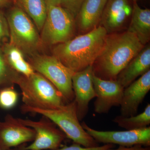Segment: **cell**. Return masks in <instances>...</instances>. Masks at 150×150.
I'll return each instance as SVG.
<instances>
[{"label":"cell","mask_w":150,"mask_h":150,"mask_svg":"<svg viewBox=\"0 0 150 150\" xmlns=\"http://www.w3.org/2000/svg\"><path fill=\"white\" fill-rule=\"evenodd\" d=\"M144 47L136 35L128 31L107 35L93 65L94 74L102 79L116 80L119 73Z\"/></svg>","instance_id":"obj_1"},{"label":"cell","mask_w":150,"mask_h":150,"mask_svg":"<svg viewBox=\"0 0 150 150\" xmlns=\"http://www.w3.org/2000/svg\"><path fill=\"white\" fill-rule=\"evenodd\" d=\"M107 32L102 26L55 45L53 55L74 72L92 66L99 56Z\"/></svg>","instance_id":"obj_2"},{"label":"cell","mask_w":150,"mask_h":150,"mask_svg":"<svg viewBox=\"0 0 150 150\" xmlns=\"http://www.w3.org/2000/svg\"><path fill=\"white\" fill-rule=\"evenodd\" d=\"M16 83L21 90L22 101L25 106L53 109L67 103L56 87L36 72L28 76L20 74Z\"/></svg>","instance_id":"obj_3"},{"label":"cell","mask_w":150,"mask_h":150,"mask_svg":"<svg viewBox=\"0 0 150 150\" xmlns=\"http://www.w3.org/2000/svg\"><path fill=\"white\" fill-rule=\"evenodd\" d=\"M21 110L25 113L40 114L59 126L66 137L74 143L85 147L99 146L98 143L83 129L80 123L75 100L53 109H42L23 105Z\"/></svg>","instance_id":"obj_4"},{"label":"cell","mask_w":150,"mask_h":150,"mask_svg":"<svg viewBox=\"0 0 150 150\" xmlns=\"http://www.w3.org/2000/svg\"><path fill=\"white\" fill-rule=\"evenodd\" d=\"M10 42L23 54L34 55L42 43L37 28L31 18L16 5L11 9L7 17Z\"/></svg>","instance_id":"obj_5"},{"label":"cell","mask_w":150,"mask_h":150,"mask_svg":"<svg viewBox=\"0 0 150 150\" xmlns=\"http://www.w3.org/2000/svg\"><path fill=\"white\" fill-rule=\"evenodd\" d=\"M34 71L42 75L62 93L67 103L74 100L72 77L75 72L53 56L36 55L30 63Z\"/></svg>","instance_id":"obj_6"},{"label":"cell","mask_w":150,"mask_h":150,"mask_svg":"<svg viewBox=\"0 0 150 150\" xmlns=\"http://www.w3.org/2000/svg\"><path fill=\"white\" fill-rule=\"evenodd\" d=\"M74 19L68 11L60 6H47V15L41 30L42 43L56 45L71 39Z\"/></svg>","instance_id":"obj_7"},{"label":"cell","mask_w":150,"mask_h":150,"mask_svg":"<svg viewBox=\"0 0 150 150\" xmlns=\"http://www.w3.org/2000/svg\"><path fill=\"white\" fill-rule=\"evenodd\" d=\"M43 117L38 121L17 118L21 123L32 128L35 133L32 143L22 148L21 150H56L61 147L67 137L66 135L51 120Z\"/></svg>","instance_id":"obj_8"},{"label":"cell","mask_w":150,"mask_h":150,"mask_svg":"<svg viewBox=\"0 0 150 150\" xmlns=\"http://www.w3.org/2000/svg\"><path fill=\"white\" fill-rule=\"evenodd\" d=\"M83 129L98 143L129 147L135 145L150 146V127L125 131H99L91 128L85 122Z\"/></svg>","instance_id":"obj_9"},{"label":"cell","mask_w":150,"mask_h":150,"mask_svg":"<svg viewBox=\"0 0 150 150\" xmlns=\"http://www.w3.org/2000/svg\"><path fill=\"white\" fill-rule=\"evenodd\" d=\"M93 81L96 95L94 103L95 112L107 113L112 107L120 106L124 88L118 81L102 79L94 74Z\"/></svg>","instance_id":"obj_10"},{"label":"cell","mask_w":150,"mask_h":150,"mask_svg":"<svg viewBox=\"0 0 150 150\" xmlns=\"http://www.w3.org/2000/svg\"><path fill=\"white\" fill-rule=\"evenodd\" d=\"M93 72L92 66L75 72L72 77V87L74 100L76 104L77 113L79 121L86 116L89 103L96 98L93 81Z\"/></svg>","instance_id":"obj_11"},{"label":"cell","mask_w":150,"mask_h":150,"mask_svg":"<svg viewBox=\"0 0 150 150\" xmlns=\"http://www.w3.org/2000/svg\"><path fill=\"white\" fill-rule=\"evenodd\" d=\"M35 136V131L32 128L22 124L17 118L8 116L6 122L0 124V148L2 150H10L33 142Z\"/></svg>","instance_id":"obj_12"},{"label":"cell","mask_w":150,"mask_h":150,"mask_svg":"<svg viewBox=\"0 0 150 150\" xmlns=\"http://www.w3.org/2000/svg\"><path fill=\"white\" fill-rule=\"evenodd\" d=\"M150 90V70L124 89L120 115L130 117L137 115L140 105Z\"/></svg>","instance_id":"obj_13"},{"label":"cell","mask_w":150,"mask_h":150,"mask_svg":"<svg viewBox=\"0 0 150 150\" xmlns=\"http://www.w3.org/2000/svg\"><path fill=\"white\" fill-rule=\"evenodd\" d=\"M129 0H107L100 22L108 32L118 30L132 13Z\"/></svg>","instance_id":"obj_14"},{"label":"cell","mask_w":150,"mask_h":150,"mask_svg":"<svg viewBox=\"0 0 150 150\" xmlns=\"http://www.w3.org/2000/svg\"><path fill=\"white\" fill-rule=\"evenodd\" d=\"M150 69V47L148 45L129 62L117 76L118 81L123 88L127 87L140 76Z\"/></svg>","instance_id":"obj_15"},{"label":"cell","mask_w":150,"mask_h":150,"mask_svg":"<svg viewBox=\"0 0 150 150\" xmlns=\"http://www.w3.org/2000/svg\"><path fill=\"white\" fill-rule=\"evenodd\" d=\"M107 0H85L77 15L80 27L84 32L93 29L100 22Z\"/></svg>","instance_id":"obj_16"},{"label":"cell","mask_w":150,"mask_h":150,"mask_svg":"<svg viewBox=\"0 0 150 150\" xmlns=\"http://www.w3.org/2000/svg\"><path fill=\"white\" fill-rule=\"evenodd\" d=\"M127 31L136 35L144 46L150 39V10L143 9L134 2L132 18Z\"/></svg>","instance_id":"obj_17"},{"label":"cell","mask_w":150,"mask_h":150,"mask_svg":"<svg viewBox=\"0 0 150 150\" xmlns=\"http://www.w3.org/2000/svg\"><path fill=\"white\" fill-rule=\"evenodd\" d=\"M3 51L7 63L17 73L28 76L35 72L30 64L25 61L23 53L16 46L7 43Z\"/></svg>","instance_id":"obj_18"},{"label":"cell","mask_w":150,"mask_h":150,"mask_svg":"<svg viewBox=\"0 0 150 150\" xmlns=\"http://www.w3.org/2000/svg\"><path fill=\"white\" fill-rule=\"evenodd\" d=\"M14 1L31 18L37 29L41 30L47 15L45 0H15Z\"/></svg>","instance_id":"obj_19"},{"label":"cell","mask_w":150,"mask_h":150,"mask_svg":"<svg viewBox=\"0 0 150 150\" xmlns=\"http://www.w3.org/2000/svg\"><path fill=\"white\" fill-rule=\"evenodd\" d=\"M112 121L119 127L126 130H137L146 128L150 124V104H148L144 111L140 114L130 117L118 115Z\"/></svg>","instance_id":"obj_20"},{"label":"cell","mask_w":150,"mask_h":150,"mask_svg":"<svg viewBox=\"0 0 150 150\" xmlns=\"http://www.w3.org/2000/svg\"><path fill=\"white\" fill-rule=\"evenodd\" d=\"M20 74L9 67L0 52V84L6 83H16Z\"/></svg>","instance_id":"obj_21"},{"label":"cell","mask_w":150,"mask_h":150,"mask_svg":"<svg viewBox=\"0 0 150 150\" xmlns=\"http://www.w3.org/2000/svg\"><path fill=\"white\" fill-rule=\"evenodd\" d=\"M18 94L12 87L3 89L0 91V107L11 109L15 106L18 100Z\"/></svg>","instance_id":"obj_22"},{"label":"cell","mask_w":150,"mask_h":150,"mask_svg":"<svg viewBox=\"0 0 150 150\" xmlns=\"http://www.w3.org/2000/svg\"><path fill=\"white\" fill-rule=\"evenodd\" d=\"M85 0H60L59 6L68 11L75 18Z\"/></svg>","instance_id":"obj_23"},{"label":"cell","mask_w":150,"mask_h":150,"mask_svg":"<svg viewBox=\"0 0 150 150\" xmlns=\"http://www.w3.org/2000/svg\"><path fill=\"white\" fill-rule=\"evenodd\" d=\"M114 147V145L112 144H104L102 146H98L94 147H85L81 146L79 144L74 143L72 145L70 146H64L63 147L59 148L56 150H108L112 149Z\"/></svg>","instance_id":"obj_24"},{"label":"cell","mask_w":150,"mask_h":150,"mask_svg":"<svg viewBox=\"0 0 150 150\" xmlns=\"http://www.w3.org/2000/svg\"><path fill=\"white\" fill-rule=\"evenodd\" d=\"M9 29L6 18L0 11V41H4L9 38Z\"/></svg>","instance_id":"obj_25"},{"label":"cell","mask_w":150,"mask_h":150,"mask_svg":"<svg viewBox=\"0 0 150 150\" xmlns=\"http://www.w3.org/2000/svg\"><path fill=\"white\" fill-rule=\"evenodd\" d=\"M108 150H150V146H145L142 145H138L129 147L120 146L118 149H110Z\"/></svg>","instance_id":"obj_26"},{"label":"cell","mask_w":150,"mask_h":150,"mask_svg":"<svg viewBox=\"0 0 150 150\" xmlns=\"http://www.w3.org/2000/svg\"><path fill=\"white\" fill-rule=\"evenodd\" d=\"M47 6H59L60 0H45Z\"/></svg>","instance_id":"obj_27"},{"label":"cell","mask_w":150,"mask_h":150,"mask_svg":"<svg viewBox=\"0 0 150 150\" xmlns=\"http://www.w3.org/2000/svg\"><path fill=\"white\" fill-rule=\"evenodd\" d=\"M12 0H0V8L5 7L10 4Z\"/></svg>","instance_id":"obj_28"},{"label":"cell","mask_w":150,"mask_h":150,"mask_svg":"<svg viewBox=\"0 0 150 150\" xmlns=\"http://www.w3.org/2000/svg\"><path fill=\"white\" fill-rule=\"evenodd\" d=\"M134 1V2H137V1H139V0H133Z\"/></svg>","instance_id":"obj_29"},{"label":"cell","mask_w":150,"mask_h":150,"mask_svg":"<svg viewBox=\"0 0 150 150\" xmlns=\"http://www.w3.org/2000/svg\"><path fill=\"white\" fill-rule=\"evenodd\" d=\"M0 150H2L1 149V148H0Z\"/></svg>","instance_id":"obj_30"},{"label":"cell","mask_w":150,"mask_h":150,"mask_svg":"<svg viewBox=\"0 0 150 150\" xmlns=\"http://www.w3.org/2000/svg\"><path fill=\"white\" fill-rule=\"evenodd\" d=\"M12 1H15V0H12Z\"/></svg>","instance_id":"obj_31"},{"label":"cell","mask_w":150,"mask_h":150,"mask_svg":"<svg viewBox=\"0 0 150 150\" xmlns=\"http://www.w3.org/2000/svg\"></svg>","instance_id":"obj_32"}]
</instances>
